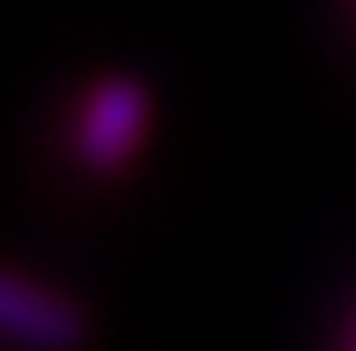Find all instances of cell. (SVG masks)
<instances>
[{
    "instance_id": "2",
    "label": "cell",
    "mask_w": 356,
    "mask_h": 351,
    "mask_svg": "<svg viewBox=\"0 0 356 351\" xmlns=\"http://www.w3.org/2000/svg\"><path fill=\"white\" fill-rule=\"evenodd\" d=\"M0 332L24 337V342H43V347H62L81 327H76L72 304L43 295V290H33L15 275H0Z\"/></svg>"
},
{
    "instance_id": "1",
    "label": "cell",
    "mask_w": 356,
    "mask_h": 351,
    "mask_svg": "<svg viewBox=\"0 0 356 351\" xmlns=\"http://www.w3.org/2000/svg\"><path fill=\"white\" fill-rule=\"evenodd\" d=\"M147 100L134 81H105L81 114V157L90 166H114L129 157V147L143 133Z\"/></svg>"
}]
</instances>
